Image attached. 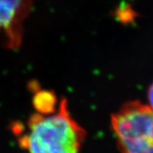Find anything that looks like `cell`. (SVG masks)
Listing matches in <instances>:
<instances>
[{
	"label": "cell",
	"instance_id": "1",
	"mask_svg": "<svg viewBox=\"0 0 153 153\" xmlns=\"http://www.w3.org/2000/svg\"><path fill=\"white\" fill-rule=\"evenodd\" d=\"M84 140V129L62 99L52 112L29 118L19 143L27 153H81Z\"/></svg>",
	"mask_w": 153,
	"mask_h": 153
},
{
	"label": "cell",
	"instance_id": "2",
	"mask_svg": "<svg viewBox=\"0 0 153 153\" xmlns=\"http://www.w3.org/2000/svg\"><path fill=\"white\" fill-rule=\"evenodd\" d=\"M115 138L122 153H153V110L129 102L111 117Z\"/></svg>",
	"mask_w": 153,
	"mask_h": 153
},
{
	"label": "cell",
	"instance_id": "3",
	"mask_svg": "<svg viewBox=\"0 0 153 153\" xmlns=\"http://www.w3.org/2000/svg\"><path fill=\"white\" fill-rule=\"evenodd\" d=\"M34 0H0V35L10 49L20 46L23 23L29 16Z\"/></svg>",
	"mask_w": 153,
	"mask_h": 153
},
{
	"label": "cell",
	"instance_id": "4",
	"mask_svg": "<svg viewBox=\"0 0 153 153\" xmlns=\"http://www.w3.org/2000/svg\"><path fill=\"white\" fill-rule=\"evenodd\" d=\"M148 100H149L148 105L153 110V82L148 90Z\"/></svg>",
	"mask_w": 153,
	"mask_h": 153
}]
</instances>
